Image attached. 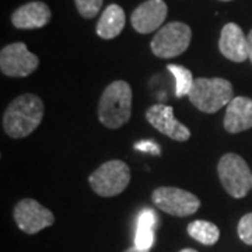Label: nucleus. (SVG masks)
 <instances>
[{
  "label": "nucleus",
  "instance_id": "22",
  "mask_svg": "<svg viewBox=\"0 0 252 252\" xmlns=\"http://www.w3.org/2000/svg\"><path fill=\"white\" fill-rule=\"evenodd\" d=\"M248 39V59L252 62V30L250 31V34L247 36Z\"/></svg>",
  "mask_w": 252,
  "mask_h": 252
},
{
  "label": "nucleus",
  "instance_id": "14",
  "mask_svg": "<svg viewBox=\"0 0 252 252\" xmlns=\"http://www.w3.org/2000/svg\"><path fill=\"white\" fill-rule=\"evenodd\" d=\"M51 20V10L42 1H31L18 7L13 16V26L20 30H32L46 26Z\"/></svg>",
  "mask_w": 252,
  "mask_h": 252
},
{
  "label": "nucleus",
  "instance_id": "17",
  "mask_svg": "<svg viewBox=\"0 0 252 252\" xmlns=\"http://www.w3.org/2000/svg\"><path fill=\"white\" fill-rule=\"evenodd\" d=\"M188 234L203 245H215L220 238V230L210 221L195 220L188 224Z\"/></svg>",
  "mask_w": 252,
  "mask_h": 252
},
{
  "label": "nucleus",
  "instance_id": "19",
  "mask_svg": "<svg viewBox=\"0 0 252 252\" xmlns=\"http://www.w3.org/2000/svg\"><path fill=\"white\" fill-rule=\"evenodd\" d=\"M76 7L84 18H93L98 14L104 0H74Z\"/></svg>",
  "mask_w": 252,
  "mask_h": 252
},
{
  "label": "nucleus",
  "instance_id": "2",
  "mask_svg": "<svg viewBox=\"0 0 252 252\" xmlns=\"http://www.w3.org/2000/svg\"><path fill=\"white\" fill-rule=\"evenodd\" d=\"M132 109V89L124 80L111 83L104 90L98 105L101 124L109 129H118L130 118Z\"/></svg>",
  "mask_w": 252,
  "mask_h": 252
},
{
  "label": "nucleus",
  "instance_id": "7",
  "mask_svg": "<svg viewBox=\"0 0 252 252\" xmlns=\"http://www.w3.org/2000/svg\"><path fill=\"white\" fill-rule=\"evenodd\" d=\"M153 203L160 210L175 217L190 216L198 212L200 200L188 190L175 187H160L152 195Z\"/></svg>",
  "mask_w": 252,
  "mask_h": 252
},
{
  "label": "nucleus",
  "instance_id": "16",
  "mask_svg": "<svg viewBox=\"0 0 252 252\" xmlns=\"http://www.w3.org/2000/svg\"><path fill=\"white\" fill-rule=\"evenodd\" d=\"M154 224H156V216L153 210H144L139 216L137 230H136L135 247L149 251L154 243Z\"/></svg>",
  "mask_w": 252,
  "mask_h": 252
},
{
  "label": "nucleus",
  "instance_id": "15",
  "mask_svg": "<svg viewBox=\"0 0 252 252\" xmlns=\"http://www.w3.org/2000/svg\"><path fill=\"white\" fill-rule=\"evenodd\" d=\"M125 23L126 16L124 9L118 4H109L99 17L97 34L104 39H112L122 32Z\"/></svg>",
  "mask_w": 252,
  "mask_h": 252
},
{
  "label": "nucleus",
  "instance_id": "13",
  "mask_svg": "<svg viewBox=\"0 0 252 252\" xmlns=\"http://www.w3.org/2000/svg\"><path fill=\"white\" fill-rule=\"evenodd\" d=\"M252 127V99L235 97L227 105L224 129L228 133H240Z\"/></svg>",
  "mask_w": 252,
  "mask_h": 252
},
{
  "label": "nucleus",
  "instance_id": "12",
  "mask_svg": "<svg viewBox=\"0 0 252 252\" xmlns=\"http://www.w3.org/2000/svg\"><path fill=\"white\" fill-rule=\"evenodd\" d=\"M220 52L233 62H244L248 59V39L243 30L234 23L225 24L219 41Z\"/></svg>",
  "mask_w": 252,
  "mask_h": 252
},
{
  "label": "nucleus",
  "instance_id": "9",
  "mask_svg": "<svg viewBox=\"0 0 252 252\" xmlns=\"http://www.w3.org/2000/svg\"><path fill=\"white\" fill-rule=\"evenodd\" d=\"M14 220L27 234H36L55 223L54 213L34 199H23L14 207Z\"/></svg>",
  "mask_w": 252,
  "mask_h": 252
},
{
  "label": "nucleus",
  "instance_id": "6",
  "mask_svg": "<svg viewBox=\"0 0 252 252\" xmlns=\"http://www.w3.org/2000/svg\"><path fill=\"white\" fill-rule=\"evenodd\" d=\"M190 38L192 31L189 26L180 21H174L158 30L150 46L156 56L168 59L184 54L190 44Z\"/></svg>",
  "mask_w": 252,
  "mask_h": 252
},
{
  "label": "nucleus",
  "instance_id": "21",
  "mask_svg": "<svg viewBox=\"0 0 252 252\" xmlns=\"http://www.w3.org/2000/svg\"><path fill=\"white\" fill-rule=\"evenodd\" d=\"M135 147L137 150H143V152H147V153L160 154V149L153 142H140V143L136 144Z\"/></svg>",
  "mask_w": 252,
  "mask_h": 252
},
{
  "label": "nucleus",
  "instance_id": "10",
  "mask_svg": "<svg viewBox=\"0 0 252 252\" xmlns=\"http://www.w3.org/2000/svg\"><path fill=\"white\" fill-rule=\"evenodd\" d=\"M146 119L162 135L177 142H187L190 137V130L174 117V109L164 104H156L146 111Z\"/></svg>",
  "mask_w": 252,
  "mask_h": 252
},
{
  "label": "nucleus",
  "instance_id": "25",
  "mask_svg": "<svg viewBox=\"0 0 252 252\" xmlns=\"http://www.w3.org/2000/svg\"><path fill=\"white\" fill-rule=\"evenodd\" d=\"M221 1H230V0H221Z\"/></svg>",
  "mask_w": 252,
  "mask_h": 252
},
{
  "label": "nucleus",
  "instance_id": "18",
  "mask_svg": "<svg viewBox=\"0 0 252 252\" xmlns=\"http://www.w3.org/2000/svg\"><path fill=\"white\" fill-rule=\"evenodd\" d=\"M167 67L172 73V76L175 77V95L178 98L188 95L193 83H195L190 70L185 69L184 66H180V64H168Z\"/></svg>",
  "mask_w": 252,
  "mask_h": 252
},
{
  "label": "nucleus",
  "instance_id": "8",
  "mask_svg": "<svg viewBox=\"0 0 252 252\" xmlns=\"http://www.w3.org/2000/svg\"><path fill=\"white\" fill-rule=\"evenodd\" d=\"M39 64L38 56L30 52L26 44L16 42L4 46L0 52L1 73L10 77H27Z\"/></svg>",
  "mask_w": 252,
  "mask_h": 252
},
{
  "label": "nucleus",
  "instance_id": "20",
  "mask_svg": "<svg viewBox=\"0 0 252 252\" xmlns=\"http://www.w3.org/2000/svg\"><path fill=\"white\" fill-rule=\"evenodd\" d=\"M238 237L247 245H252V213L241 217L238 223Z\"/></svg>",
  "mask_w": 252,
  "mask_h": 252
},
{
  "label": "nucleus",
  "instance_id": "23",
  "mask_svg": "<svg viewBox=\"0 0 252 252\" xmlns=\"http://www.w3.org/2000/svg\"><path fill=\"white\" fill-rule=\"evenodd\" d=\"M124 252H149V251H144V250H140V248H137V247H130V248H127L126 251Z\"/></svg>",
  "mask_w": 252,
  "mask_h": 252
},
{
  "label": "nucleus",
  "instance_id": "4",
  "mask_svg": "<svg viewBox=\"0 0 252 252\" xmlns=\"http://www.w3.org/2000/svg\"><path fill=\"white\" fill-rule=\"evenodd\" d=\"M219 178L228 195L244 198L252 188V172L241 156L235 153L224 154L217 165Z\"/></svg>",
  "mask_w": 252,
  "mask_h": 252
},
{
  "label": "nucleus",
  "instance_id": "11",
  "mask_svg": "<svg viewBox=\"0 0 252 252\" xmlns=\"http://www.w3.org/2000/svg\"><path fill=\"white\" fill-rule=\"evenodd\" d=\"M167 17V4L162 0H147L132 13V26L140 34H149L161 27Z\"/></svg>",
  "mask_w": 252,
  "mask_h": 252
},
{
  "label": "nucleus",
  "instance_id": "5",
  "mask_svg": "<svg viewBox=\"0 0 252 252\" xmlns=\"http://www.w3.org/2000/svg\"><path fill=\"white\" fill-rule=\"evenodd\" d=\"M93 190L104 198L122 193L130 182V170L121 160H111L99 165L89 178Z\"/></svg>",
  "mask_w": 252,
  "mask_h": 252
},
{
  "label": "nucleus",
  "instance_id": "1",
  "mask_svg": "<svg viewBox=\"0 0 252 252\" xmlns=\"http://www.w3.org/2000/svg\"><path fill=\"white\" fill-rule=\"evenodd\" d=\"M44 117V102L35 94H23L10 102L3 115V129L13 139L31 135Z\"/></svg>",
  "mask_w": 252,
  "mask_h": 252
},
{
  "label": "nucleus",
  "instance_id": "3",
  "mask_svg": "<svg viewBox=\"0 0 252 252\" xmlns=\"http://www.w3.org/2000/svg\"><path fill=\"white\" fill-rule=\"evenodd\" d=\"M188 97L199 111L206 114H215L234 98L231 83L220 77L196 79Z\"/></svg>",
  "mask_w": 252,
  "mask_h": 252
},
{
  "label": "nucleus",
  "instance_id": "24",
  "mask_svg": "<svg viewBox=\"0 0 252 252\" xmlns=\"http://www.w3.org/2000/svg\"><path fill=\"white\" fill-rule=\"evenodd\" d=\"M180 252H198L196 250H192V248H185V250H181Z\"/></svg>",
  "mask_w": 252,
  "mask_h": 252
}]
</instances>
